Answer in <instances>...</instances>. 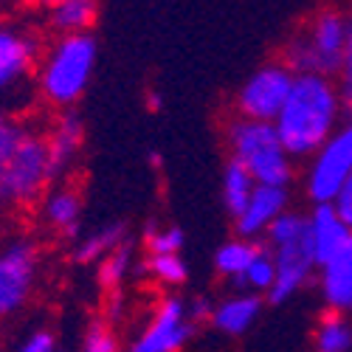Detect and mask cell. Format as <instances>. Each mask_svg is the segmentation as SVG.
<instances>
[{
	"mask_svg": "<svg viewBox=\"0 0 352 352\" xmlns=\"http://www.w3.org/2000/svg\"><path fill=\"white\" fill-rule=\"evenodd\" d=\"M341 102L336 85L324 76H293L290 96L276 116L274 130L290 158L316 155L336 133Z\"/></svg>",
	"mask_w": 352,
	"mask_h": 352,
	"instance_id": "6da1fadb",
	"label": "cell"
},
{
	"mask_svg": "<svg viewBox=\"0 0 352 352\" xmlns=\"http://www.w3.org/2000/svg\"><path fill=\"white\" fill-rule=\"evenodd\" d=\"M96 51L99 48L94 34H71L56 40L40 71V87L45 99L63 107L74 104L91 82V74L96 68Z\"/></svg>",
	"mask_w": 352,
	"mask_h": 352,
	"instance_id": "7a4b0ae2",
	"label": "cell"
},
{
	"mask_svg": "<svg viewBox=\"0 0 352 352\" xmlns=\"http://www.w3.org/2000/svg\"><path fill=\"white\" fill-rule=\"evenodd\" d=\"M228 141H231V153H234L231 158L248 169L256 186L285 189L290 184V178H293L290 155L285 153L274 124L240 119L231 124Z\"/></svg>",
	"mask_w": 352,
	"mask_h": 352,
	"instance_id": "3957f363",
	"label": "cell"
},
{
	"mask_svg": "<svg viewBox=\"0 0 352 352\" xmlns=\"http://www.w3.org/2000/svg\"><path fill=\"white\" fill-rule=\"evenodd\" d=\"M51 178L48 164V141L43 133L25 130L17 141L14 153L0 164V206L23 209L45 192Z\"/></svg>",
	"mask_w": 352,
	"mask_h": 352,
	"instance_id": "277c9868",
	"label": "cell"
},
{
	"mask_svg": "<svg viewBox=\"0 0 352 352\" xmlns=\"http://www.w3.org/2000/svg\"><path fill=\"white\" fill-rule=\"evenodd\" d=\"M346 25H349V20H344L336 12L318 14L307 34L290 40V45L285 48L282 65L293 76L316 74V76L330 79L341 68V56H344V45H346Z\"/></svg>",
	"mask_w": 352,
	"mask_h": 352,
	"instance_id": "5b68a950",
	"label": "cell"
},
{
	"mask_svg": "<svg viewBox=\"0 0 352 352\" xmlns=\"http://www.w3.org/2000/svg\"><path fill=\"white\" fill-rule=\"evenodd\" d=\"M352 175V122L336 130L327 144L316 153L307 169V195L316 206L333 203L344 181Z\"/></svg>",
	"mask_w": 352,
	"mask_h": 352,
	"instance_id": "8992f818",
	"label": "cell"
},
{
	"mask_svg": "<svg viewBox=\"0 0 352 352\" xmlns=\"http://www.w3.org/2000/svg\"><path fill=\"white\" fill-rule=\"evenodd\" d=\"M290 87H293V74L282 63H271L265 68L254 71L237 96V107L243 113V119L274 124L290 96Z\"/></svg>",
	"mask_w": 352,
	"mask_h": 352,
	"instance_id": "52a82bcc",
	"label": "cell"
},
{
	"mask_svg": "<svg viewBox=\"0 0 352 352\" xmlns=\"http://www.w3.org/2000/svg\"><path fill=\"white\" fill-rule=\"evenodd\" d=\"M37 248L28 240H14L0 251V318L17 313L37 279Z\"/></svg>",
	"mask_w": 352,
	"mask_h": 352,
	"instance_id": "ba28073f",
	"label": "cell"
},
{
	"mask_svg": "<svg viewBox=\"0 0 352 352\" xmlns=\"http://www.w3.org/2000/svg\"><path fill=\"white\" fill-rule=\"evenodd\" d=\"M195 324L186 316V302L169 296L153 316V321L135 338L130 352H181L192 338Z\"/></svg>",
	"mask_w": 352,
	"mask_h": 352,
	"instance_id": "9c48e42d",
	"label": "cell"
},
{
	"mask_svg": "<svg viewBox=\"0 0 352 352\" xmlns=\"http://www.w3.org/2000/svg\"><path fill=\"white\" fill-rule=\"evenodd\" d=\"M274 251V262H276V279L271 285V290L265 293L268 305H285L287 299H293L296 293L305 287V282L313 274V251L307 243V234L296 243H287Z\"/></svg>",
	"mask_w": 352,
	"mask_h": 352,
	"instance_id": "30bf717a",
	"label": "cell"
},
{
	"mask_svg": "<svg viewBox=\"0 0 352 352\" xmlns=\"http://www.w3.org/2000/svg\"><path fill=\"white\" fill-rule=\"evenodd\" d=\"M40 45L34 37H28L17 28L0 25V99L17 91L20 82L32 74V65L37 63Z\"/></svg>",
	"mask_w": 352,
	"mask_h": 352,
	"instance_id": "8fae6325",
	"label": "cell"
},
{
	"mask_svg": "<svg viewBox=\"0 0 352 352\" xmlns=\"http://www.w3.org/2000/svg\"><path fill=\"white\" fill-rule=\"evenodd\" d=\"M349 234L352 231L338 220V214L330 203L313 206V214L307 217V243H310L316 265H327V262L344 248Z\"/></svg>",
	"mask_w": 352,
	"mask_h": 352,
	"instance_id": "7c38bea8",
	"label": "cell"
},
{
	"mask_svg": "<svg viewBox=\"0 0 352 352\" xmlns=\"http://www.w3.org/2000/svg\"><path fill=\"white\" fill-rule=\"evenodd\" d=\"M285 206H287V192L285 189H276V186H256L245 212L237 217V234L240 240H254L256 234L268 231V226L285 214Z\"/></svg>",
	"mask_w": 352,
	"mask_h": 352,
	"instance_id": "4fadbf2b",
	"label": "cell"
},
{
	"mask_svg": "<svg viewBox=\"0 0 352 352\" xmlns=\"http://www.w3.org/2000/svg\"><path fill=\"white\" fill-rule=\"evenodd\" d=\"M321 296L327 302V310H352V234L327 265H321Z\"/></svg>",
	"mask_w": 352,
	"mask_h": 352,
	"instance_id": "5bb4252c",
	"label": "cell"
},
{
	"mask_svg": "<svg viewBox=\"0 0 352 352\" xmlns=\"http://www.w3.org/2000/svg\"><path fill=\"white\" fill-rule=\"evenodd\" d=\"M48 141V164H51V178H60L63 172H68V166L74 164V158L82 150L85 141V124L76 113H65L56 127L51 130V135H45Z\"/></svg>",
	"mask_w": 352,
	"mask_h": 352,
	"instance_id": "9a60e30c",
	"label": "cell"
},
{
	"mask_svg": "<svg viewBox=\"0 0 352 352\" xmlns=\"http://www.w3.org/2000/svg\"><path fill=\"white\" fill-rule=\"evenodd\" d=\"M259 313H262V299L254 296V293H240V296H231L214 307L212 324L226 336H243L248 333Z\"/></svg>",
	"mask_w": 352,
	"mask_h": 352,
	"instance_id": "2e32d148",
	"label": "cell"
},
{
	"mask_svg": "<svg viewBox=\"0 0 352 352\" xmlns=\"http://www.w3.org/2000/svg\"><path fill=\"white\" fill-rule=\"evenodd\" d=\"M45 223L65 237H74L82 217V200L74 189H56L45 197Z\"/></svg>",
	"mask_w": 352,
	"mask_h": 352,
	"instance_id": "e0dca14e",
	"label": "cell"
},
{
	"mask_svg": "<svg viewBox=\"0 0 352 352\" xmlns=\"http://www.w3.org/2000/svg\"><path fill=\"white\" fill-rule=\"evenodd\" d=\"M99 6L91 0H63L51 9V25L60 32L63 37L71 34H87V28L96 23Z\"/></svg>",
	"mask_w": 352,
	"mask_h": 352,
	"instance_id": "ac0fdd59",
	"label": "cell"
},
{
	"mask_svg": "<svg viewBox=\"0 0 352 352\" xmlns=\"http://www.w3.org/2000/svg\"><path fill=\"white\" fill-rule=\"evenodd\" d=\"M254 189H256V184H254V178L248 175V169L231 158L226 164V172H223V203H226V209H228V214L234 220H237L245 212Z\"/></svg>",
	"mask_w": 352,
	"mask_h": 352,
	"instance_id": "d6986e66",
	"label": "cell"
},
{
	"mask_svg": "<svg viewBox=\"0 0 352 352\" xmlns=\"http://www.w3.org/2000/svg\"><path fill=\"white\" fill-rule=\"evenodd\" d=\"M352 349V324L344 313L324 310L316 330V352H349Z\"/></svg>",
	"mask_w": 352,
	"mask_h": 352,
	"instance_id": "ffe728a7",
	"label": "cell"
},
{
	"mask_svg": "<svg viewBox=\"0 0 352 352\" xmlns=\"http://www.w3.org/2000/svg\"><path fill=\"white\" fill-rule=\"evenodd\" d=\"M124 243V226L116 223V226H107L96 234H91L87 240H82L74 251V259L79 265H87V262H96V259H104L110 251H116Z\"/></svg>",
	"mask_w": 352,
	"mask_h": 352,
	"instance_id": "44dd1931",
	"label": "cell"
},
{
	"mask_svg": "<svg viewBox=\"0 0 352 352\" xmlns=\"http://www.w3.org/2000/svg\"><path fill=\"white\" fill-rule=\"evenodd\" d=\"M254 251H256V243H245V240H234V243H226L217 256H214V265L223 276L234 279V285H240L243 274L248 271L251 259H254Z\"/></svg>",
	"mask_w": 352,
	"mask_h": 352,
	"instance_id": "7402d4cb",
	"label": "cell"
},
{
	"mask_svg": "<svg viewBox=\"0 0 352 352\" xmlns=\"http://www.w3.org/2000/svg\"><path fill=\"white\" fill-rule=\"evenodd\" d=\"M274 279H276V262H274L271 245H268V243H265V245H256L251 265H248V271H245L243 279H240V287L265 290V293H268L271 285H274Z\"/></svg>",
	"mask_w": 352,
	"mask_h": 352,
	"instance_id": "603a6c76",
	"label": "cell"
},
{
	"mask_svg": "<svg viewBox=\"0 0 352 352\" xmlns=\"http://www.w3.org/2000/svg\"><path fill=\"white\" fill-rule=\"evenodd\" d=\"M130 265H133V245L124 240L119 248L110 251V254L102 259V265H99V282H102V287L116 290V287L122 285L124 274L130 271Z\"/></svg>",
	"mask_w": 352,
	"mask_h": 352,
	"instance_id": "cb8c5ba5",
	"label": "cell"
},
{
	"mask_svg": "<svg viewBox=\"0 0 352 352\" xmlns=\"http://www.w3.org/2000/svg\"><path fill=\"white\" fill-rule=\"evenodd\" d=\"M268 245L271 248H279V245H287V243H296L307 234V217L296 214V212H285L279 214L271 226H268Z\"/></svg>",
	"mask_w": 352,
	"mask_h": 352,
	"instance_id": "d4e9b609",
	"label": "cell"
},
{
	"mask_svg": "<svg viewBox=\"0 0 352 352\" xmlns=\"http://www.w3.org/2000/svg\"><path fill=\"white\" fill-rule=\"evenodd\" d=\"M184 240H186L184 231L175 228V226H169V228L150 226V228H146V245H150L153 256H175V254H181Z\"/></svg>",
	"mask_w": 352,
	"mask_h": 352,
	"instance_id": "484cf974",
	"label": "cell"
},
{
	"mask_svg": "<svg viewBox=\"0 0 352 352\" xmlns=\"http://www.w3.org/2000/svg\"><path fill=\"white\" fill-rule=\"evenodd\" d=\"M146 268H150V274L166 285H184L186 276H189V268L186 262L175 254V256H153L150 262H146Z\"/></svg>",
	"mask_w": 352,
	"mask_h": 352,
	"instance_id": "4316f807",
	"label": "cell"
},
{
	"mask_svg": "<svg viewBox=\"0 0 352 352\" xmlns=\"http://www.w3.org/2000/svg\"><path fill=\"white\" fill-rule=\"evenodd\" d=\"M338 102L341 110L352 113V20L346 25V45H344V56H341V68H338Z\"/></svg>",
	"mask_w": 352,
	"mask_h": 352,
	"instance_id": "83f0119b",
	"label": "cell"
},
{
	"mask_svg": "<svg viewBox=\"0 0 352 352\" xmlns=\"http://www.w3.org/2000/svg\"><path fill=\"white\" fill-rule=\"evenodd\" d=\"M82 352H119V341H116V336L107 324L94 321L82 338Z\"/></svg>",
	"mask_w": 352,
	"mask_h": 352,
	"instance_id": "f1b7e54d",
	"label": "cell"
},
{
	"mask_svg": "<svg viewBox=\"0 0 352 352\" xmlns=\"http://www.w3.org/2000/svg\"><path fill=\"white\" fill-rule=\"evenodd\" d=\"M23 133H25V127L23 124H17L12 116L0 107V164H3L12 153H14V146H17V141L23 138Z\"/></svg>",
	"mask_w": 352,
	"mask_h": 352,
	"instance_id": "f546056e",
	"label": "cell"
},
{
	"mask_svg": "<svg viewBox=\"0 0 352 352\" xmlns=\"http://www.w3.org/2000/svg\"><path fill=\"white\" fill-rule=\"evenodd\" d=\"M330 206L336 209V214H338V220L352 231V175L344 181V186L338 189V195H336V200L330 203Z\"/></svg>",
	"mask_w": 352,
	"mask_h": 352,
	"instance_id": "4dcf8cb0",
	"label": "cell"
},
{
	"mask_svg": "<svg viewBox=\"0 0 352 352\" xmlns=\"http://www.w3.org/2000/svg\"><path fill=\"white\" fill-rule=\"evenodd\" d=\"M17 352H56V341L48 330H37L23 341V346Z\"/></svg>",
	"mask_w": 352,
	"mask_h": 352,
	"instance_id": "1f68e13d",
	"label": "cell"
},
{
	"mask_svg": "<svg viewBox=\"0 0 352 352\" xmlns=\"http://www.w3.org/2000/svg\"><path fill=\"white\" fill-rule=\"evenodd\" d=\"M212 313H214V305H212L206 296H195V299L186 305V316H189L192 324H200V321L212 318Z\"/></svg>",
	"mask_w": 352,
	"mask_h": 352,
	"instance_id": "d6a6232c",
	"label": "cell"
},
{
	"mask_svg": "<svg viewBox=\"0 0 352 352\" xmlns=\"http://www.w3.org/2000/svg\"><path fill=\"white\" fill-rule=\"evenodd\" d=\"M161 104H164V99L155 96V94H150V110H161Z\"/></svg>",
	"mask_w": 352,
	"mask_h": 352,
	"instance_id": "836d02e7",
	"label": "cell"
}]
</instances>
